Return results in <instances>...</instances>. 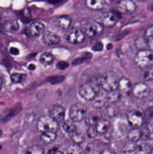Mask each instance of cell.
Masks as SVG:
<instances>
[{"mask_svg": "<svg viewBox=\"0 0 153 154\" xmlns=\"http://www.w3.org/2000/svg\"><path fill=\"white\" fill-rule=\"evenodd\" d=\"M153 60V54L150 50H140L137 52L134 57L136 65L142 69L151 65Z\"/></svg>", "mask_w": 153, "mask_h": 154, "instance_id": "5", "label": "cell"}, {"mask_svg": "<svg viewBox=\"0 0 153 154\" xmlns=\"http://www.w3.org/2000/svg\"><path fill=\"white\" fill-rule=\"evenodd\" d=\"M119 11L125 14H132L137 9V5L133 0H121L117 3Z\"/></svg>", "mask_w": 153, "mask_h": 154, "instance_id": "10", "label": "cell"}, {"mask_svg": "<svg viewBox=\"0 0 153 154\" xmlns=\"http://www.w3.org/2000/svg\"><path fill=\"white\" fill-rule=\"evenodd\" d=\"M150 92V87L143 82H139L133 85L132 93L137 98H144L149 95Z\"/></svg>", "mask_w": 153, "mask_h": 154, "instance_id": "9", "label": "cell"}, {"mask_svg": "<svg viewBox=\"0 0 153 154\" xmlns=\"http://www.w3.org/2000/svg\"><path fill=\"white\" fill-rule=\"evenodd\" d=\"M3 28L5 31L10 33H14L19 29V23L16 20H7L4 23Z\"/></svg>", "mask_w": 153, "mask_h": 154, "instance_id": "20", "label": "cell"}, {"mask_svg": "<svg viewBox=\"0 0 153 154\" xmlns=\"http://www.w3.org/2000/svg\"><path fill=\"white\" fill-rule=\"evenodd\" d=\"M26 154H46L45 150L41 146L35 145L30 146L26 152Z\"/></svg>", "mask_w": 153, "mask_h": 154, "instance_id": "34", "label": "cell"}, {"mask_svg": "<svg viewBox=\"0 0 153 154\" xmlns=\"http://www.w3.org/2000/svg\"><path fill=\"white\" fill-rule=\"evenodd\" d=\"M107 48L108 50H110L112 49V48H113V45H112V44H111V43H109V44L107 45Z\"/></svg>", "mask_w": 153, "mask_h": 154, "instance_id": "49", "label": "cell"}, {"mask_svg": "<svg viewBox=\"0 0 153 154\" xmlns=\"http://www.w3.org/2000/svg\"><path fill=\"white\" fill-rule=\"evenodd\" d=\"M40 61L42 65L45 66H49L54 63V57L51 53L46 52L41 55Z\"/></svg>", "mask_w": 153, "mask_h": 154, "instance_id": "25", "label": "cell"}, {"mask_svg": "<svg viewBox=\"0 0 153 154\" xmlns=\"http://www.w3.org/2000/svg\"><path fill=\"white\" fill-rule=\"evenodd\" d=\"M119 79L115 72L107 71L100 78L101 86L103 90L107 92L116 90L118 88Z\"/></svg>", "mask_w": 153, "mask_h": 154, "instance_id": "2", "label": "cell"}, {"mask_svg": "<svg viewBox=\"0 0 153 154\" xmlns=\"http://www.w3.org/2000/svg\"><path fill=\"white\" fill-rule=\"evenodd\" d=\"M58 123L50 116H42L37 120V128L42 133L46 132L56 133L59 128Z\"/></svg>", "mask_w": 153, "mask_h": 154, "instance_id": "3", "label": "cell"}, {"mask_svg": "<svg viewBox=\"0 0 153 154\" xmlns=\"http://www.w3.org/2000/svg\"><path fill=\"white\" fill-rule=\"evenodd\" d=\"M26 75L20 73H13L10 75V80L14 83H19L24 82L26 79Z\"/></svg>", "mask_w": 153, "mask_h": 154, "instance_id": "33", "label": "cell"}, {"mask_svg": "<svg viewBox=\"0 0 153 154\" xmlns=\"http://www.w3.org/2000/svg\"><path fill=\"white\" fill-rule=\"evenodd\" d=\"M85 33L90 38H95L100 36L103 32L104 26L100 22L91 20H86L82 23Z\"/></svg>", "mask_w": 153, "mask_h": 154, "instance_id": "4", "label": "cell"}, {"mask_svg": "<svg viewBox=\"0 0 153 154\" xmlns=\"http://www.w3.org/2000/svg\"><path fill=\"white\" fill-rule=\"evenodd\" d=\"M132 85L131 80L126 77H123L119 79L118 89L122 94H128L132 91Z\"/></svg>", "mask_w": 153, "mask_h": 154, "instance_id": "16", "label": "cell"}, {"mask_svg": "<svg viewBox=\"0 0 153 154\" xmlns=\"http://www.w3.org/2000/svg\"><path fill=\"white\" fill-rule=\"evenodd\" d=\"M147 47L149 48V50L153 51V36L147 40Z\"/></svg>", "mask_w": 153, "mask_h": 154, "instance_id": "44", "label": "cell"}, {"mask_svg": "<svg viewBox=\"0 0 153 154\" xmlns=\"http://www.w3.org/2000/svg\"><path fill=\"white\" fill-rule=\"evenodd\" d=\"M102 114L99 110H93L86 114L84 118L85 124L88 125L95 126L102 119Z\"/></svg>", "mask_w": 153, "mask_h": 154, "instance_id": "13", "label": "cell"}, {"mask_svg": "<svg viewBox=\"0 0 153 154\" xmlns=\"http://www.w3.org/2000/svg\"><path fill=\"white\" fill-rule=\"evenodd\" d=\"M69 64L68 62L64 61H60L57 64V67L60 70H65L69 67Z\"/></svg>", "mask_w": 153, "mask_h": 154, "instance_id": "41", "label": "cell"}, {"mask_svg": "<svg viewBox=\"0 0 153 154\" xmlns=\"http://www.w3.org/2000/svg\"><path fill=\"white\" fill-rule=\"evenodd\" d=\"M122 95L121 92L118 89L116 90L107 92V96L108 101H110V103H117L120 100Z\"/></svg>", "mask_w": 153, "mask_h": 154, "instance_id": "29", "label": "cell"}, {"mask_svg": "<svg viewBox=\"0 0 153 154\" xmlns=\"http://www.w3.org/2000/svg\"><path fill=\"white\" fill-rule=\"evenodd\" d=\"M135 44L137 47L138 48L139 47H143L144 46H146L147 47V41L146 39L143 37H138L135 41Z\"/></svg>", "mask_w": 153, "mask_h": 154, "instance_id": "38", "label": "cell"}, {"mask_svg": "<svg viewBox=\"0 0 153 154\" xmlns=\"http://www.w3.org/2000/svg\"><path fill=\"white\" fill-rule=\"evenodd\" d=\"M55 154H64V153L61 151H57V152H56Z\"/></svg>", "mask_w": 153, "mask_h": 154, "instance_id": "50", "label": "cell"}, {"mask_svg": "<svg viewBox=\"0 0 153 154\" xmlns=\"http://www.w3.org/2000/svg\"><path fill=\"white\" fill-rule=\"evenodd\" d=\"M142 78L145 82L152 81L153 80V65L151 64L143 69Z\"/></svg>", "mask_w": 153, "mask_h": 154, "instance_id": "26", "label": "cell"}, {"mask_svg": "<svg viewBox=\"0 0 153 154\" xmlns=\"http://www.w3.org/2000/svg\"><path fill=\"white\" fill-rule=\"evenodd\" d=\"M103 44L101 42H96L92 48L93 50L95 51H100L103 50Z\"/></svg>", "mask_w": 153, "mask_h": 154, "instance_id": "42", "label": "cell"}, {"mask_svg": "<svg viewBox=\"0 0 153 154\" xmlns=\"http://www.w3.org/2000/svg\"><path fill=\"white\" fill-rule=\"evenodd\" d=\"M92 57V54L89 52H85L80 57L75 59L72 61L73 66H77L84 63L85 61L90 60Z\"/></svg>", "mask_w": 153, "mask_h": 154, "instance_id": "27", "label": "cell"}, {"mask_svg": "<svg viewBox=\"0 0 153 154\" xmlns=\"http://www.w3.org/2000/svg\"><path fill=\"white\" fill-rule=\"evenodd\" d=\"M10 54L13 56H17L19 53V51L17 48L11 47L10 48Z\"/></svg>", "mask_w": 153, "mask_h": 154, "instance_id": "43", "label": "cell"}, {"mask_svg": "<svg viewBox=\"0 0 153 154\" xmlns=\"http://www.w3.org/2000/svg\"><path fill=\"white\" fill-rule=\"evenodd\" d=\"M57 138L55 132H46L42 133L40 136V139L42 143L46 145H49L54 143Z\"/></svg>", "mask_w": 153, "mask_h": 154, "instance_id": "22", "label": "cell"}, {"mask_svg": "<svg viewBox=\"0 0 153 154\" xmlns=\"http://www.w3.org/2000/svg\"><path fill=\"white\" fill-rule=\"evenodd\" d=\"M75 122L72 120H66L63 124V130L68 134H73L76 131L77 127L75 124Z\"/></svg>", "mask_w": 153, "mask_h": 154, "instance_id": "30", "label": "cell"}, {"mask_svg": "<svg viewBox=\"0 0 153 154\" xmlns=\"http://www.w3.org/2000/svg\"><path fill=\"white\" fill-rule=\"evenodd\" d=\"M95 127L99 134H105L107 132L109 128V121L107 119H101L96 124Z\"/></svg>", "mask_w": 153, "mask_h": 154, "instance_id": "24", "label": "cell"}, {"mask_svg": "<svg viewBox=\"0 0 153 154\" xmlns=\"http://www.w3.org/2000/svg\"><path fill=\"white\" fill-rule=\"evenodd\" d=\"M83 149L80 145L74 143L70 145L66 148V154H83Z\"/></svg>", "mask_w": 153, "mask_h": 154, "instance_id": "31", "label": "cell"}, {"mask_svg": "<svg viewBox=\"0 0 153 154\" xmlns=\"http://www.w3.org/2000/svg\"><path fill=\"white\" fill-rule=\"evenodd\" d=\"M85 4L92 10H101L104 8L105 0H85Z\"/></svg>", "mask_w": 153, "mask_h": 154, "instance_id": "21", "label": "cell"}, {"mask_svg": "<svg viewBox=\"0 0 153 154\" xmlns=\"http://www.w3.org/2000/svg\"><path fill=\"white\" fill-rule=\"evenodd\" d=\"M56 21L59 28L63 29H66L70 27L72 23V19L69 15H63L58 17Z\"/></svg>", "mask_w": 153, "mask_h": 154, "instance_id": "19", "label": "cell"}, {"mask_svg": "<svg viewBox=\"0 0 153 154\" xmlns=\"http://www.w3.org/2000/svg\"><path fill=\"white\" fill-rule=\"evenodd\" d=\"M104 149L101 144L97 142H92L87 145L84 153L85 154H101Z\"/></svg>", "mask_w": 153, "mask_h": 154, "instance_id": "18", "label": "cell"}, {"mask_svg": "<svg viewBox=\"0 0 153 154\" xmlns=\"http://www.w3.org/2000/svg\"><path fill=\"white\" fill-rule=\"evenodd\" d=\"M42 41L48 45H56L61 42V39L58 35L50 31H47L42 36Z\"/></svg>", "mask_w": 153, "mask_h": 154, "instance_id": "15", "label": "cell"}, {"mask_svg": "<svg viewBox=\"0 0 153 154\" xmlns=\"http://www.w3.org/2000/svg\"><path fill=\"white\" fill-rule=\"evenodd\" d=\"M36 66L33 64H30L28 66V69L31 71H33V70L36 69Z\"/></svg>", "mask_w": 153, "mask_h": 154, "instance_id": "48", "label": "cell"}, {"mask_svg": "<svg viewBox=\"0 0 153 154\" xmlns=\"http://www.w3.org/2000/svg\"><path fill=\"white\" fill-rule=\"evenodd\" d=\"M101 23L104 27L111 28L115 26L117 22L116 14L112 12L105 13L101 18Z\"/></svg>", "mask_w": 153, "mask_h": 154, "instance_id": "12", "label": "cell"}, {"mask_svg": "<svg viewBox=\"0 0 153 154\" xmlns=\"http://www.w3.org/2000/svg\"><path fill=\"white\" fill-rule=\"evenodd\" d=\"M49 116L57 122H62L65 116V110L62 105L55 104L51 106L49 109Z\"/></svg>", "mask_w": 153, "mask_h": 154, "instance_id": "11", "label": "cell"}, {"mask_svg": "<svg viewBox=\"0 0 153 154\" xmlns=\"http://www.w3.org/2000/svg\"><path fill=\"white\" fill-rule=\"evenodd\" d=\"M141 132V139L143 141H147L150 137L151 132L147 124H143L140 127Z\"/></svg>", "mask_w": 153, "mask_h": 154, "instance_id": "35", "label": "cell"}, {"mask_svg": "<svg viewBox=\"0 0 153 154\" xmlns=\"http://www.w3.org/2000/svg\"><path fill=\"white\" fill-rule=\"evenodd\" d=\"M127 119L129 125L133 128H140L144 124V112L140 108L132 109L128 113Z\"/></svg>", "mask_w": 153, "mask_h": 154, "instance_id": "6", "label": "cell"}, {"mask_svg": "<svg viewBox=\"0 0 153 154\" xmlns=\"http://www.w3.org/2000/svg\"><path fill=\"white\" fill-rule=\"evenodd\" d=\"M85 33L81 29L72 28L67 31L66 38L67 41L72 44H78L83 42L85 39Z\"/></svg>", "mask_w": 153, "mask_h": 154, "instance_id": "8", "label": "cell"}, {"mask_svg": "<svg viewBox=\"0 0 153 154\" xmlns=\"http://www.w3.org/2000/svg\"><path fill=\"white\" fill-rule=\"evenodd\" d=\"M108 101L107 94L104 92H100L98 96L91 101V104L94 108L99 109L104 106Z\"/></svg>", "mask_w": 153, "mask_h": 154, "instance_id": "17", "label": "cell"}, {"mask_svg": "<svg viewBox=\"0 0 153 154\" xmlns=\"http://www.w3.org/2000/svg\"><path fill=\"white\" fill-rule=\"evenodd\" d=\"M98 133L95 126H91L86 131L87 136L90 138H94L98 135Z\"/></svg>", "mask_w": 153, "mask_h": 154, "instance_id": "37", "label": "cell"}, {"mask_svg": "<svg viewBox=\"0 0 153 154\" xmlns=\"http://www.w3.org/2000/svg\"><path fill=\"white\" fill-rule=\"evenodd\" d=\"M150 154H153V149L151 151V153Z\"/></svg>", "mask_w": 153, "mask_h": 154, "instance_id": "52", "label": "cell"}, {"mask_svg": "<svg viewBox=\"0 0 153 154\" xmlns=\"http://www.w3.org/2000/svg\"><path fill=\"white\" fill-rule=\"evenodd\" d=\"M101 87L100 79L93 78L81 85L79 93L84 99L91 101L100 93Z\"/></svg>", "mask_w": 153, "mask_h": 154, "instance_id": "1", "label": "cell"}, {"mask_svg": "<svg viewBox=\"0 0 153 154\" xmlns=\"http://www.w3.org/2000/svg\"><path fill=\"white\" fill-rule=\"evenodd\" d=\"M110 1H112V2H117V3L118 2H119V1H121V0H110Z\"/></svg>", "mask_w": 153, "mask_h": 154, "instance_id": "51", "label": "cell"}, {"mask_svg": "<svg viewBox=\"0 0 153 154\" xmlns=\"http://www.w3.org/2000/svg\"><path fill=\"white\" fill-rule=\"evenodd\" d=\"M128 138L131 142H137L141 139V132L140 128H133L128 134Z\"/></svg>", "mask_w": 153, "mask_h": 154, "instance_id": "28", "label": "cell"}, {"mask_svg": "<svg viewBox=\"0 0 153 154\" xmlns=\"http://www.w3.org/2000/svg\"><path fill=\"white\" fill-rule=\"evenodd\" d=\"M72 139L74 143L80 145L83 143L85 141V136L82 132L77 131L72 134Z\"/></svg>", "mask_w": 153, "mask_h": 154, "instance_id": "32", "label": "cell"}, {"mask_svg": "<svg viewBox=\"0 0 153 154\" xmlns=\"http://www.w3.org/2000/svg\"><path fill=\"white\" fill-rule=\"evenodd\" d=\"M153 117V107L149 108L144 112V120L149 122Z\"/></svg>", "mask_w": 153, "mask_h": 154, "instance_id": "40", "label": "cell"}, {"mask_svg": "<svg viewBox=\"0 0 153 154\" xmlns=\"http://www.w3.org/2000/svg\"><path fill=\"white\" fill-rule=\"evenodd\" d=\"M130 143H128L123 148V152L125 153H132L135 152L138 148L137 145L135 144V142H131Z\"/></svg>", "mask_w": 153, "mask_h": 154, "instance_id": "36", "label": "cell"}, {"mask_svg": "<svg viewBox=\"0 0 153 154\" xmlns=\"http://www.w3.org/2000/svg\"><path fill=\"white\" fill-rule=\"evenodd\" d=\"M153 36V24L148 26L145 32L144 36L146 41Z\"/></svg>", "mask_w": 153, "mask_h": 154, "instance_id": "39", "label": "cell"}, {"mask_svg": "<svg viewBox=\"0 0 153 154\" xmlns=\"http://www.w3.org/2000/svg\"><path fill=\"white\" fill-rule=\"evenodd\" d=\"M45 29V25L42 23L34 21L30 24L28 31L32 37H38L44 33Z\"/></svg>", "mask_w": 153, "mask_h": 154, "instance_id": "14", "label": "cell"}, {"mask_svg": "<svg viewBox=\"0 0 153 154\" xmlns=\"http://www.w3.org/2000/svg\"><path fill=\"white\" fill-rule=\"evenodd\" d=\"M57 151H58L57 147H53L49 150L46 154H55Z\"/></svg>", "mask_w": 153, "mask_h": 154, "instance_id": "47", "label": "cell"}, {"mask_svg": "<svg viewBox=\"0 0 153 154\" xmlns=\"http://www.w3.org/2000/svg\"><path fill=\"white\" fill-rule=\"evenodd\" d=\"M119 109L116 103H111L108 105L104 109V114L109 118L116 116L118 113Z\"/></svg>", "mask_w": 153, "mask_h": 154, "instance_id": "23", "label": "cell"}, {"mask_svg": "<svg viewBox=\"0 0 153 154\" xmlns=\"http://www.w3.org/2000/svg\"><path fill=\"white\" fill-rule=\"evenodd\" d=\"M101 154H116L115 151L110 148H106L103 150Z\"/></svg>", "mask_w": 153, "mask_h": 154, "instance_id": "45", "label": "cell"}, {"mask_svg": "<svg viewBox=\"0 0 153 154\" xmlns=\"http://www.w3.org/2000/svg\"><path fill=\"white\" fill-rule=\"evenodd\" d=\"M86 106L81 103L77 102L71 107L69 110V116L71 120L74 122H80L84 119L87 114Z\"/></svg>", "mask_w": 153, "mask_h": 154, "instance_id": "7", "label": "cell"}, {"mask_svg": "<svg viewBox=\"0 0 153 154\" xmlns=\"http://www.w3.org/2000/svg\"><path fill=\"white\" fill-rule=\"evenodd\" d=\"M65 0H49L48 1L49 3L52 5H57L63 2Z\"/></svg>", "mask_w": 153, "mask_h": 154, "instance_id": "46", "label": "cell"}]
</instances>
